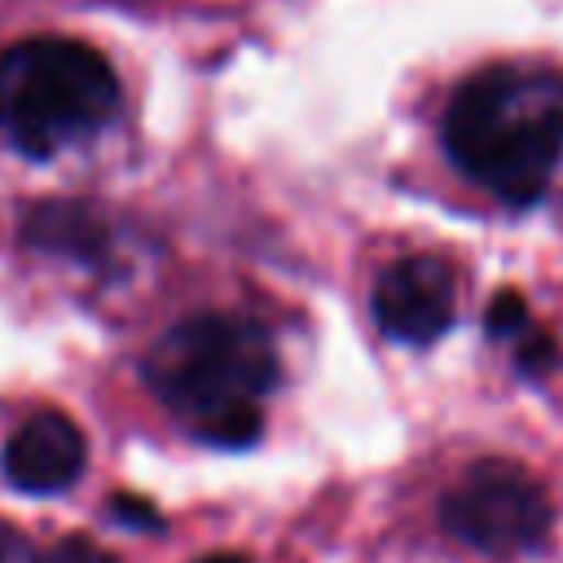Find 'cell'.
<instances>
[{"label":"cell","instance_id":"cell-4","mask_svg":"<svg viewBox=\"0 0 563 563\" xmlns=\"http://www.w3.org/2000/svg\"><path fill=\"white\" fill-rule=\"evenodd\" d=\"M440 523L462 545L510 559L545 541L550 501L523 466L506 457H484L449 484V493L440 497Z\"/></svg>","mask_w":563,"mask_h":563},{"label":"cell","instance_id":"cell-5","mask_svg":"<svg viewBox=\"0 0 563 563\" xmlns=\"http://www.w3.org/2000/svg\"><path fill=\"white\" fill-rule=\"evenodd\" d=\"M369 308L387 339L409 347L435 343L453 325V268L435 255H405L378 273Z\"/></svg>","mask_w":563,"mask_h":563},{"label":"cell","instance_id":"cell-7","mask_svg":"<svg viewBox=\"0 0 563 563\" xmlns=\"http://www.w3.org/2000/svg\"><path fill=\"white\" fill-rule=\"evenodd\" d=\"M26 238L40 251H57V255H75V260H92L106 246V224L79 207V202H44L31 220H26Z\"/></svg>","mask_w":563,"mask_h":563},{"label":"cell","instance_id":"cell-12","mask_svg":"<svg viewBox=\"0 0 563 563\" xmlns=\"http://www.w3.org/2000/svg\"><path fill=\"white\" fill-rule=\"evenodd\" d=\"M198 563H246L242 554H207V559H198Z\"/></svg>","mask_w":563,"mask_h":563},{"label":"cell","instance_id":"cell-9","mask_svg":"<svg viewBox=\"0 0 563 563\" xmlns=\"http://www.w3.org/2000/svg\"><path fill=\"white\" fill-rule=\"evenodd\" d=\"M40 563H114V554L101 550L92 537H62L40 554Z\"/></svg>","mask_w":563,"mask_h":563},{"label":"cell","instance_id":"cell-2","mask_svg":"<svg viewBox=\"0 0 563 563\" xmlns=\"http://www.w3.org/2000/svg\"><path fill=\"white\" fill-rule=\"evenodd\" d=\"M150 391L216 449L260 440V396L277 387V352L264 325L233 312H198L176 321L145 352Z\"/></svg>","mask_w":563,"mask_h":563},{"label":"cell","instance_id":"cell-8","mask_svg":"<svg viewBox=\"0 0 563 563\" xmlns=\"http://www.w3.org/2000/svg\"><path fill=\"white\" fill-rule=\"evenodd\" d=\"M484 330H488L493 339H506V334L528 330V303H523L515 290L493 295V303H488V312H484Z\"/></svg>","mask_w":563,"mask_h":563},{"label":"cell","instance_id":"cell-10","mask_svg":"<svg viewBox=\"0 0 563 563\" xmlns=\"http://www.w3.org/2000/svg\"><path fill=\"white\" fill-rule=\"evenodd\" d=\"M554 361H559V352H554V339H550V334H532L528 343H519V369L541 374V369H550Z\"/></svg>","mask_w":563,"mask_h":563},{"label":"cell","instance_id":"cell-1","mask_svg":"<svg viewBox=\"0 0 563 563\" xmlns=\"http://www.w3.org/2000/svg\"><path fill=\"white\" fill-rule=\"evenodd\" d=\"M453 167L510 207H532L563 163V79L532 66H488L444 110Z\"/></svg>","mask_w":563,"mask_h":563},{"label":"cell","instance_id":"cell-3","mask_svg":"<svg viewBox=\"0 0 563 563\" xmlns=\"http://www.w3.org/2000/svg\"><path fill=\"white\" fill-rule=\"evenodd\" d=\"M119 114L114 66L84 40L31 35L0 48V136L26 158L92 141Z\"/></svg>","mask_w":563,"mask_h":563},{"label":"cell","instance_id":"cell-6","mask_svg":"<svg viewBox=\"0 0 563 563\" xmlns=\"http://www.w3.org/2000/svg\"><path fill=\"white\" fill-rule=\"evenodd\" d=\"M84 462H88L84 431L66 413H35V418H26L9 435L4 457H0L4 479L18 493H31V497H48V493L70 488L84 475Z\"/></svg>","mask_w":563,"mask_h":563},{"label":"cell","instance_id":"cell-13","mask_svg":"<svg viewBox=\"0 0 563 563\" xmlns=\"http://www.w3.org/2000/svg\"><path fill=\"white\" fill-rule=\"evenodd\" d=\"M9 550H13V541H9V532H4V523H0V563H9Z\"/></svg>","mask_w":563,"mask_h":563},{"label":"cell","instance_id":"cell-11","mask_svg":"<svg viewBox=\"0 0 563 563\" xmlns=\"http://www.w3.org/2000/svg\"><path fill=\"white\" fill-rule=\"evenodd\" d=\"M114 515H119V519H128V523H141L145 532L163 528V519H158V515H154L145 501H132V497H119V501H114Z\"/></svg>","mask_w":563,"mask_h":563}]
</instances>
